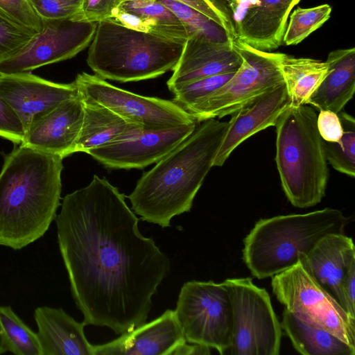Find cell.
<instances>
[{
  "label": "cell",
  "mask_w": 355,
  "mask_h": 355,
  "mask_svg": "<svg viewBox=\"0 0 355 355\" xmlns=\"http://www.w3.org/2000/svg\"><path fill=\"white\" fill-rule=\"evenodd\" d=\"M55 221L71 295L86 325L123 334L146 322L170 261L141 234L125 196L94 175L64 196Z\"/></svg>",
  "instance_id": "1"
},
{
  "label": "cell",
  "mask_w": 355,
  "mask_h": 355,
  "mask_svg": "<svg viewBox=\"0 0 355 355\" xmlns=\"http://www.w3.org/2000/svg\"><path fill=\"white\" fill-rule=\"evenodd\" d=\"M62 157L19 144L0 171V245L21 250L41 239L61 205Z\"/></svg>",
  "instance_id": "2"
},
{
  "label": "cell",
  "mask_w": 355,
  "mask_h": 355,
  "mask_svg": "<svg viewBox=\"0 0 355 355\" xmlns=\"http://www.w3.org/2000/svg\"><path fill=\"white\" fill-rule=\"evenodd\" d=\"M227 122L209 119L144 173L128 196L144 221L170 226L175 216L189 212L213 167Z\"/></svg>",
  "instance_id": "3"
},
{
  "label": "cell",
  "mask_w": 355,
  "mask_h": 355,
  "mask_svg": "<svg viewBox=\"0 0 355 355\" xmlns=\"http://www.w3.org/2000/svg\"><path fill=\"white\" fill-rule=\"evenodd\" d=\"M349 221L333 208L260 219L244 239L243 261L257 279L273 277L304 258L327 235L344 233Z\"/></svg>",
  "instance_id": "4"
},
{
  "label": "cell",
  "mask_w": 355,
  "mask_h": 355,
  "mask_svg": "<svg viewBox=\"0 0 355 355\" xmlns=\"http://www.w3.org/2000/svg\"><path fill=\"white\" fill-rule=\"evenodd\" d=\"M315 111L306 105L289 106L278 118L275 162L289 202L307 208L321 202L329 178Z\"/></svg>",
  "instance_id": "5"
},
{
  "label": "cell",
  "mask_w": 355,
  "mask_h": 355,
  "mask_svg": "<svg viewBox=\"0 0 355 355\" xmlns=\"http://www.w3.org/2000/svg\"><path fill=\"white\" fill-rule=\"evenodd\" d=\"M184 44L107 19L97 23L87 62L103 79L121 83L152 79L173 70Z\"/></svg>",
  "instance_id": "6"
},
{
  "label": "cell",
  "mask_w": 355,
  "mask_h": 355,
  "mask_svg": "<svg viewBox=\"0 0 355 355\" xmlns=\"http://www.w3.org/2000/svg\"><path fill=\"white\" fill-rule=\"evenodd\" d=\"M243 62L233 76L185 111L196 121L231 115L241 105L284 83L280 69L282 53L258 50L235 40Z\"/></svg>",
  "instance_id": "7"
},
{
  "label": "cell",
  "mask_w": 355,
  "mask_h": 355,
  "mask_svg": "<svg viewBox=\"0 0 355 355\" xmlns=\"http://www.w3.org/2000/svg\"><path fill=\"white\" fill-rule=\"evenodd\" d=\"M232 306L233 324L230 354L277 355L282 327L268 293L250 277L230 278L222 282Z\"/></svg>",
  "instance_id": "8"
},
{
  "label": "cell",
  "mask_w": 355,
  "mask_h": 355,
  "mask_svg": "<svg viewBox=\"0 0 355 355\" xmlns=\"http://www.w3.org/2000/svg\"><path fill=\"white\" fill-rule=\"evenodd\" d=\"M272 277L273 293L286 310L355 347V319L316 282L302 259Z\"/></svg>",
  "instance_id": "9"
},
{
  "label": "cell",
  "mask_w": 355,
  "mask_h": 355,
  "mask_svg": "<svg viewBox=\"0 0 355 355\" xmlns=\"http://www.w3.org/2000/svg\"><path fill=\"white\" fill-rule=\"evenodd\" d=\"M187 343L229 350L233 314L229 293L223 283L190 281L180 289L175 310Z\"/></svg>",
  "instance_id": "10"
},
{
  "label": "cell",
  "mask_w": 355,
  "mask_h": 355,
  "mask_svg": "<svg viewBox=\"0 0 355 355\" xmlns=\"http://www.w3.org/2000/svg\"><path fill=\"white\" fill-rule=\"evenodd\" d=\"M74 82L82 98L110 109L130 123L150 128L197 123L173 101L132 93L97 75L82 72Z\"/></svg>",
  "instance_id": "11"
},
{
  "label": "cell",
  "mask_w": 355,
  "mask_h": 355,
  "mask_svg": "<svg viewBox=\"0 0 355 355\" xmlns=\"http://www.w3.org/2000/svg\"><path fill=\"white\" fill-rule=\"evenodd\" d=\"M43 29L15 55L0 62L1 73L30 72L76 56L92 42L97 23L77 17L44 19Z\"/></svg>",
  "instance_id": "12"
},
{
  "label": "cell",
  "mask_w": 355,
  "mask_h": 355,
  "mask_svg": "<svg viewBox=\"0 0 355 355\" xmlns=\"http://www.w3.org/2000/svg\"><path fill=\"white\" fill-rule=\"evenodd\" d=\"M196 123L160 128L132 124L112 141L87 153L109 168H143L165 157L196 129Z\"/></svg>",
  "instance_id": "13"
},
{
  "label": "cell",
  "mask_w": 355,
  "mask_h": 355,
  "mask_svg": "<svg viewBox=\"0 0 355 355\" xmlns=\"http://www.w3.org/2000/svg\"><path fill=\"white\" fill-rule=\"evenodd\" d=\"M78 96L74 81L57 83L29 72L0 73V98L19 119L24 133L43 114Z\"/></svg>",
  "instance_id": "14"
},
{
  "label": "cell",
  "mask_w": 355,
  "mask_h": 355,
  "mask_svg": "<svg viewBox=\"0 0 355 355\" xmlns=\"http://www.w3.org/2000/svg\"><path fill=\"white\" fill-rule=\"evenodd\" d=\"M290 105L284 83L241 105L231 114L213 166H222L241 143L258 132L275 126L279 116Z\"/></svg>",
  "instance_id": "15"
},
{
  "label": "cell",
  "mask_w": 355,
  "mask_h": 355,
  "mask_svg": "<svg viewBox=\"0 0 355 355\" xmlns=\"http://www.w3.org/2000/svg\"><path fill=\"white\" fill-rule=\"evenodd\" d=\"M83 119L80 95L63 101L38 118L20 144L62 158L75 152Z\"/></svg>",
  "instance_id": "16"
},
{
  "label": "cell",
  "mask_w": 355,
  "mask_h": 355,
  "mask_svg": "<svg viewBox=\"0 0 355 355\" xmlns=\"http://www.w3.org/2000/svg\"><path fill=\"white\" fill-rule=\"evenodd\" d=\"M187 342L175 310L110 342L94 345V355H173Z\"/></svg>",
  "instance_id": "17"
},
{
  "label": "cell",
  "mask_w": 355,
  "mask_h": 355,
  "mask_svg": "<svg viewBox=\"0 0 355 355\" xmlns=\"http://www.w3.org/2000/svg\"><path fill=\"white\" fill-rule=\"evenodd\" d=\"M243 59L234 42L215 43L195 37L184 44L180 58L166 85L174 87L203 78L236 71Z\"/></svg>",
  "instance_id": "18"
},
{
  "label": "cell",
  "mask_w": 355,
  "mask_h": 355,
  "mask_svg": "<svg viewBox=\"0 0 355 355\" xmlns=\"http://www.w3.org/2000/svg\"><path fill=\"white\" fill-rule=\"evenodd\" d=\"M300 1L259 0L248 9L235 28L236 40L265 51L278 48L291 11Z\"/></svg>",
  "instance_id": "19"
},
{
  "label": "cell",
  "mask_w": 355,
  "mask_h": 355,
  "mask_svg": "<svg viewBox=\"0 0 355 355\" xmlns=\"http://www.w3.org/2000/svg\"><path fill=\"white\" fill-rule=\"evenodd\" d=\"M302 259L316 282L343 307L342 281L355 261L352 239L344 233L327 235Z\"/></svg>",
  "instance_id": "20"
},
{
  "label": "cell",
  "mask_w": 355,
  "mask_h": 355,
  "mask_svg": "<svg viewBox=\"0 0 355 355\" xmlns=\"http://www.w3.org/2000/svg\"><path fill=\"white\" fill-rule=\"evenodd\" d=\"M42 355H94L84 327L61 308L39 306L34 311Z\"/></svg>",
  "instance_id": "21"
},
{
  "label": "cell",
  "mask_w": 355,
  "mask_h": 355,
  "mask_svg": "<svg viewBox=\"0 0 355 355\" xmlns=\"http://www.w3.org/2000/svg\"><path fill=\"white\" fill-rule=\"evenodd\" d=\"M112 19L129 28L183 43L189 38L182 21L159 0H121Z\"/></svg>",
  "instance_id": "22"
},
{
  "label": "cell",
  "mask_w": 355,
  "mask_h": 355,
  "mask_svg": "<svg viewBox=\"0 0 355 355\" xmlns=\"http://www.w3.org/2000/svg\"><path fill=\"white\" fill-rule=\"evenodd\" d=\"M329 72L309 97L307 104L317 110L340 112L355 92V48L329 52L326 60Z\"/></svg>",
  "instance_id": "23"
},
{
  "label": "cell",
  "mask_w": 355,
  "mask_h": 355,
  "mask_svg": "<svg viewBox=\"0 0 355 355\" xmlns=\"http://www.w3.org/2000/svg\"><path fill=\"white\" fill-rule=\"evenodd\" d=\"M80 98L83 119L76 144V153H87L91 149L100 147L112 141L135 124L96 102Z\"/></svg>",
  "instance_id": "24"
},
{
  "label": "cell",
  "mask_w": 355,
  "mask_h": 355,
  "mask_svg": "<svg viewBox=\"0 0 355 355\" xmlns=\"http://www.w3.org/2000/svg\"><path fill=\"white\" fill-rule=\"evenodd\" d=\"M280 323L293 347L304 355H354L353 347L330 332L312 326L284 309Z\"/></svg>",
  "instance_id": "25"
},
{
  "label": "cell",
  "mask_w": 355,
  "mask_h": 355,
  "mask_svg": "<svg viewBox=\"0 0 355 355\" xmlns=\"http://www.w3.org/2000/svg\"><path fill=\"white\" fill-rule=\"evenodd\" d=\"M280 69L291 105H306L308 100L329 72L327 62L283 53Z\"/></svg>",
  "instance_id": "26"
},
{
  "label": "cell",
  "mask_w": 355,
  "mask_h": 355,
  "mask_svg": "<svg viewBox=\"0 0 355 355\" xmlns=\"http://www.w3.org/2000/svg\"><path fill=\"white\" fill-rule=\"evenodd\" d=\"M0 345L15 355H42L37 332L10 306H0Z\"/></svg>",
  "instance_id": "27"
},
{
  "label": "cell",
  "mask_w": 355,
  "mask_h": 355,
  "mask_svg": "<svg viewBox=\"0 0 355 355\" xmlns=\"http://www.w3.org/2000/svg\"><path fill=\"white\" fill-rule=\"evenodd\" d=\"M182 21L189 37H195L215 43L234 42L223 27L193 8L175 0H159Z\"/></svg>",
  "instance_id": "28"
},
{
  "label": "cell",
  "mask_w": 355,
  "mask_h": 355,
  "mask_svg": "<svg viewBox=\"0 0 355 355\" xmlns=\"http://www.w3.org/2000/svg\"><path fill=\"white\" fill-rule=\"evenodd\" d=\"M343 135L336 142L322 139L327 161L336 171L349 177L355 176V119L345 112L338 113Z\"/></svg>",
  "instance_id": "29"
},
{
  "label": "cell",
  "mask_w": 355,
  "mask_h": 355,
  "mask_svg": "<svg viewBox=\"0 0 355 355\" xmlns=\"http://www.w3.org/2000/svg\"><path fill=\"white\" fill-rule=\"evenodd\" d=\"M331 12V7L329 4L296 8L290 16L283 42L288 46L300 43L324 24L329 19Z\"/></svg>",
  "instance_id": "30"
},
{
  "label": "cell",
  "mask_w": 355,
  "mask_h": 355,
  "mask_svg": "<svg viewBox=\"0 0 355 355\" xmlns=\"http://www.w3.org/2000/svg\"><path fill=\"white\" fill-rule=\"evenodd\" d=\"M235 72L209 76L180 85L170 91L174 96L172 101L185 110L225 85Z\"/></svg>",
  "instance_id": "31"
},
{
  "label": "cell",
  "mask_w": 355,
  "mask_h": 355,
  "mask_svg": "<svg viewBox=\"0 0 355 355\" xmlns=\"http://www.w3.org/2000/svg\"><path fill=\"white\" fill-rule=\"evenodd\" d=\"M36 33L0 10V62L15 55Z\"/></svg>",
  "instance_id": "32"
},
{
  "label": "cell",
  "mask_w": 355,
  "mask_h": 355,
  "mask_svg": "<svg viewBox=\"0 0 355 355\" xmlns=\"http://www.w3.org/2000/svg\"><path fill=\"white\" fill-rule=\"evenodd\" d=\"M42 19H62L80 15L83 0H29Z\"/></svg>",
  "instance_id": "33"
},
{
  "label": "cell",
  "mask_w": 355,
  "mask_h": 355,
  "mask_svg": "<svg viewBox=\"0 0 355 355\" xmlns=\"http://www.w3.org/2000/svg\"><path fill=\"white\" fill-rule=\"evenodd\" d=\"M0 10L37 33L43 29V20L36 13L29 0H0Z\"/></svg>",
  "instance_id": "34"
},
{
  "label": "cell",
  "mask_w": 355,
  "mask_h": 355,
  "mask_svg": "<svg viewBox=\"0 0 355 355\" xmlns=\"http://www.w3.org/2000/svg\"><path fill=\"white\" fill-rule=\"evenodd\" d=\"M121 0H83L78 19L96 22L112 19Z\"/></svg>",
  "instance_id": "35"
},
{
  "label": "cell",
  "mask_w": 355,
  "mask_h": 355,
  "mask_svg": "<svg viewBox=\"0 0 355 355\" xmlns=\"http://www.w3.org/2000/svg\"><path fill=\"white\" fill-rule=\"evenodd\" d=\"M187 4L205 15L220 25L227 32L233 40H236V33L232 18L225 10L217 7L209 0H175Z\"/></svg>",
  "instance_id": "36"
},
{
  "label": "cell",
  "mask_w": 355,
  "mask_h": 355,
  "mask_svg": "<svg viewBox=\"0 0 355 355\" xmlns=\"http://www.w3.org/2000/svg\"><path fill=\"white\" fill-rule=\"evenodd\" d=\"M24 135L19 119L0 98V137L19 145Z\"/></svg>",
  "instance_id": "37"
},
{
  "label": "cell",
  "mask_w": 355,
  "mask_h": 355,
  "mask_svg": "<svg viewBox=\"0 0 355 355\" xmlns=\"http://www.w3.org/2000/svg\"><path fill=\"white\" fill-rule=\"evenodd\" d=\"M317 127L322 139L330 142L338 141L343 132L338 114L330 110L320 111Z\"/></svg>",
  "instance_id": "38"
},
{
  "label": "cell",
  "mask_w": 355,
  "mask_h": 355,
  "mask_svg": "<svg viewBox=\"0 0 355 355\" xmlns=\"http://www.w3.org/2000/svg\"><path fill=\"white\" fill-rule=\"evenodd\" d=\"M343 308L353 319H355V261L347 270L341 284Z\"/></svg>",
  "instance_id": "39"
},
{
  "label": "cell",
  "mask_w": 355,
  "mask_h": 355,
  "mask_svg": "<svg viewBox=\"0 0 355 355\" xmlns=\"http://www.w3.org/2000/svg\"><path fill=\"white\" fill-rule=\"evenodd\" d=\"M210 348L195 343L187 344L185 342L179 346L173 355H188V354H210Z\"/></svg>",
  "instance_id": "40"
},
{
  "label": "cell",
  "mask_w": 355,
  "mask_h": 355,
  "mask_svg": "<svg viewBox=\"0 0 355 355\" xmlns=\"http://www.w3.org/2000/svg\"><path fill=\"white\" fill-rule=\"evenodd\" d=\"M7 352V350L0 345V354Z\"/></svg>",
  "instance_id": "41"
}]
</instances>
